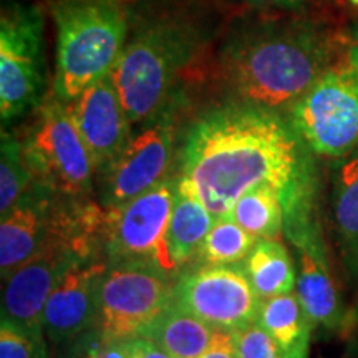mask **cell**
<instances>
[{
	"instance_id": "6da1fadb",
	"label": "cell",
	"mask_w": 358,
	"mask_h": 358,
	"mask_svg": "<svg viewBox=\"0 0 358 358\" xmlns=\"http://www.w3.org/2000/svg\"><path fill=\"white\" fill-rule=\"evenodd\" d=\"M302 143L279 111L232 101L206 111L186 131L179 182L214 217H229L237 199L274 187L284 209L312 192Z\"/></svg>"
},
{
	"instance_id": "7a4b0ae2",
	"label": "cell",
	"mask_w": 358,
	"mask_h": 358,
	"mask_svg": "<svg viewBox=\"0 0 358 358\" xmlns=\"http://www.w3.org/2000/svg\"><path fill=\"white\" fill-rule=\"evenodd\" d=\"M335 40L310 24L257 20L229 35L221 48L222 78L237 101L290 110L327 70Z\"/></svg>"
},
{
	"instance_id": "3957f363",
	"label": "cell",
	"mask_w": 358,
	"mask_h": 358,
	"mask_svg": "<svg viewBox=\"0 0 358 358\" xmlns=\"http://www.w3.org/2000/svg\"><path fill=\"white\" fill-rule=\"evenodd\" d=\"M211 22L189 7L151 12L129 27L127 45L111 70L131 124H141L173 100L179 75L211 38Z\"/></svg>"
},
{
	"instance_id": "277c9868",
	"label": "cell",
	"mask_w": 358,
	"mask_h": 358,
	"mask_svg": "<svg viewBox=\"0 0 358 358\" xmlns=\"http://www.w3.org/2000/svg\"><path fill=\"white\" fill-rule=\"evenodd\" d=\"M57 29L55 73L50 92L71 103L111 73L129 34L120 0H52Z\"/></svg>"
},
{
	"instance_id": "5b68a950",
	"label": "cell",
	"mask_w": 358,
	"mask_h": 358,
	"mask_svg": "<svg viewBox=\"0 0 358 358\" xmlns=\"http://www.w3.org/2000/svg\"><path fill=\"white\" fill-rule=\"evenodd\" d=\"M19 138L34 182L64 198H88L96 171L66 103L48 92Z\"/></svg>"
},
{
	"instance_id": "8992f818",
	"label": "cell",
	"mask_w": 358,
	"mask_h": 358,
	"mask_svg": "<svg viewBox=\"0 0 358 358\" xmlns=\"http://www.w3.org/2000/svg\"><path fill=\"white\" fill-rule=\"evenodd\" d=\"M45 17L35 3L6 2L0 17V116L2 124L30 116L47 92Z\"/></svg>"
},
{
	"instance_id": "52a82bcc",
	"label": "cell",
	"mask_w": 358,
	"mask_h": 358,
	"mask_svg": "<svg viewBox=\"0 0 358 358\" xmlns=\"http://www.w3.org/2000/svg\"><path fill=\"white\" fill-rule=\"evenodd\" d=\"M290 124L303 145L324 158L358 148V70L332 66L290 106Z\"/></svg>"
},
{
	"instance_id": "ba28073f",
	"label": "cell",
	"mask_w": 358,
	"mask_h": 358,
	"mask_svg": "<svg viewBox=\"0 0 358 358\" xmlns=\"http://www.w3.org/2000/svg\"><path fill=\"white\" fill-rule=\"evenodd\" d=\"M173 275L148 262L111 264L98 284L96 330L108 342L141 337L173 303Z\"/></svg>"
},
{
	"instance_id": "9c48e42d",
	"label": "cell",
	"mask_w": 358,
	"mask_h": 358,
	"mask_svg": "<svg viewBox=\"0 0 358 358\" xmlns=\"http://www.w3.org/2000/svg\"><path fill=\"white\" fill-rule=\"evenodd\" d=\"M176 191L178 178H164L129 203L108 209L105 231V257L108 266L148 262L168 274H176L178 268L168 249V229Z\"/></svg>"
},
{
	"instance_id": "30bf717a",
	"label": "cell",
	"mask_w": 358,
	"mask_h": 358,
	"mask_svg": "<svg viewBox=\"0 0 358 358\" xmlns=\"http://www.w3.org/2000/svg\"><path fill=\"white\" fill-rule=\"evenodd\" d=\"M176 101L171 100L131 134L127 146L100 173V204L120 208L164 179L174 155Z\"/></svg>"
},
{
	"instance_id": "8fae6325",
	"label": "cell",
	"mask_w": 358,
	"mask_h": 358,
	"mask_svg": "<svg viewBox=\"0 0 358 358\" xmlns=\"http://www.w3.org/2000/svg\"><path fill=\"white\" fill-rule=\"evenodd\" d=\"M284 229L297 250V297L313 327L342 330L350 324L335 285L324 239L312 217V192L284 209Z\"/></svg>"
},
{
	"instance_id": "7c38bea8",
	"label": "cell",
	"mask_w": 358,
	"mask_h": 358,
	"mask_svg": "<svg viewBox=\"0 0 358 358\" xmlns=\"http://www.w3.org/2000/svg\"><path fill=\"white\" fill-rule=\"evenodd\" d=\"M173 302L217 330H234L257 320L262 299L244 267L206 266L178 275Z\"/></svg>"
},
{
	"instance_id": "4fadbf2b",
	"label": "cell",
	"mask_w": 358,
	"mask_h": 358,
	"mask_svg": "<svg viewBox=\"0 0 358 358\" xmlns=\"http://www.w3.org/2000/svg\"><path fill=\"white\" fill-rule=\"evenodd\" d=\"M92 156L96 176L108 168L131 138V122L115 87L111 73L66 103Z\"/></svg>"
},
{
	"instance_id": "5bb4252c",
	"label": "cell",
	"mask_w": 358,
	"mask_h": 358,
	"mask_svg": "<svg viewBox=\"0 0 358 358\" xmlns=\"http://www.w3.org/2000/svg\"><path fill=\"white\" fill-rule=\"evenodd\" d=\"M106 267V259L80 264L53 289L42 310L43 334L52 343L73 342L96 327L98 284Z\"/></svg>"
},
{
	"instance_id": "9a60e30c",
	"label": "cell",
	"mask_w": 358,
	"mask_h": 358,
	"mask_svg": "<svg viewBox=\"0 0 358 358\" xmlns=\"http://www.w3.org/2000/svg\"><path fill=\"white\" fill-rule=\"evenodd\" d=\"M62 196L34 182L22 198L2 214L0 272L6 279L30 259L50 234Z\"/></svg>"
},
{
	"instance_id": "2e32d148",
	"label": "cell",
	"mask_w": 358,
	"mask_h": 358,
	"mask_svg": "<svg viewBox=\"0 0 358 358\" xmlns=\"http://www.w3.org/2000/svg\"><path fill=\"white\" fill-rule=\"evenodd\" d=\"M332 173V226L343 268L358 282V153L340 158Z\"/></svg>"
},
{
	"instance_id": "e0dca14e",
	"label": "cell",
	"mask_w": 358,
	"mask_h": 358,
	"mask_svg": "<svg viewBox=\"0 0 358 358\" xmlns=\"http://www.w3.org/2000/svg\"><path fill=\"white\" fill-rule=\"evenodd\" d=\"M216 217L213 216L194 192L182 186L178 179L176 199L169 221L168 249L174 266H186L198 257L206 236L211 231Z\"/></svg>"
},
{
	"instance_id": "ac0fdd59",
	"label": "cell",
	"mask_w": 358,
	"mask_h": 358,
	"mask_svg": "<svg viewBox=\"0 0 358 358\" xmlns=\"http://www.w3.org/2000/svg\"><path fill=\"white\" fill-rule=\"evenodd\" d=\"M257 322L277 340L289 358H308L313 324L297 294L264 299Z\"/></svg>"
},
{
	"instance_id": "d6986e66",
	"label": "cell",
	"mask_w": 358,
	"mask_h": 358,
	"mask_svg": "<svg viewBox=\"0 0 358 358\" xmlns=\"http://www.w3.org/2000/svg\"><path fill=\"white\" fill-rule=\"evenodd\" d=\"M216 329L171 303L141 337L153 340L173 358H199L209 347Z\"/></svg>"
},
{
	"instance_id": "ffe728a7",
	"label": "cell",
	"mask_w": 358,
	"mask_h": 358,
	"mask_svg": "<svg viewBox=\"0 0 358 358\" xmlns=\"http://www.w3.org/2000/svg\"><path fill=\"white\" fill-rule=\"evenodd\" d=\"M243 267L262 301L292 292L297 282L292 257L279 239H257Z\"/></svg>"
},
{
	"instance_id": "44dd1931",
	"label": "cell",
	"mask_w": 358,
	"mask_h": 358,
	"mask_svg": "<svg viewBox=\"0 0 358 358\" xmlns=\"http://www.w3.org/2000/svg\"><path fill=\"white\" fill-rule=\"evenodd\" d=\"M257 239H279L284 229V204L274 187H256L237 199L231 216Z\"/></svg>"
},
{
	"instance_id": "7402d4cb",
	"label": "cell",
	"mask_w": 358,
	"mask_h": 358,
	"mask_svg": "<svg viewBox=\"0 0 358 358\" xmlns=\"http://www.w3.org/2000/svg\"><path fill=\"white\" fill-rule=\"evenodd\" d=\"M256 243L257 237L241 227L232 217H217L196 261L206 266H234L249 256Z\"/></svg>"
},
{
	"instance_id": "603a6c76",
	"label": "cell",
	"mask_w": 358,
	"mask_h": 358,
	"mask_svg": "<svg viewBox=\"0 0 358 358\" xmlns=\"http://www.w3.org/2000/svg\"><path fill=\"white\" fill-rule=\"evenodd\" d=\"M32 185L19 134L3 128L0 143V213H7Z\"/></svg>"
},
{
	"instance_id": "cb8c5ba5",
	"label": "cell",
	"mask_w": 358,
	"mask_h": 358,
	"mask_svg": "<svg viewBox=\"0 0 358 358\" xmlns=\"http://www.w3.org/2000/svg\"><path fill=\"white\" fill-rule=\"evenodd\" d=\"M0 358H48L43 329H27L2 320L0 324Z\"/></svg>"
},
{
	"instance_id": "d4e9b609",
	"label": "cell",
	"mask_w": 358,
	"mask_h": 358,
	"mask_svg": "<svg viewBox=\"0 0 358 358\" xmlns=\"http://www.w3.org/2000/svg\"><path fill=\"white\" fill-rule=\"evenodd\" d=\"M237 358H289L277 340L259 322L234 330Z\"/></svg>"
},
{
	"instance_id": "484cf974",
	"label": "cell",
	"mask_w": 358,
	"mask_h": 358,
	"mask_svg": "<svg viewBox=\"0 0 358 358\" xmlns=\"http://www.w3.org/2000/svg\"><path fill=\"white\" fill-rule=\"evenodd\" d=\"M199 358H237L234 332L216 329L211 343Z\"/></svg>"
},
{
	"instance_id": "4316f807",
	"label": "cell",
	"mask_w": 358,
	"mask_h": 358,
	"mask_svg": "<svg viewBox=\"0 0 358 358\" xmlns=\"http://www.w3.org/2000/svg\"><path fill=\"white\" fill-rule=\"evenodd\" d=\"M129 358H173L169 353L161 348L153 340L136 337L127 342Z\"/></svg>"
},
{
	"instance_id": "83f0119b",
	"label": "cell",
	"mask_w": 358,
	"mask_h": 358,
	"mask_svg": "<svg viewBox=\"0 0 358 358\" xmlns=\"http://www.w3.org/2000/svg\"><path fill=\"white\" fill-rule=\"evenodd\" d=\"M237 2H244L248 6L254 7H295L302 2V0H237Z\"/></svg>"
},
{
	"instance_id": "f1b7e54d",
	"label": "cell",
	"mask_w": 358,
	"mask_h": 358,
	"mask_svg": "<svg viewBox=\"0 0 358 358\" xmlns=\"http://www.w3.org/2000/svg\"><path fill=\"white\" fill-rule=\"evenodd\" d=\"M348 64L358 70V24L353 30L350 47H348Z\"/></svg>"
},
{
	"instance_id": "f546056e",
	"label": "cell",
	"mask_w": 358,
	"mask_h": 358,
	"mask_svg": "<svg viewBox=\"0 0 358 358\" xmlns=\"http://www.w3.org/2000/svg\"><path fill=\"white\" fill-rule=\"evenodd\" d=\"M352 324H357L358 325V303H357V307H355V312H353V315H352Z\"/></svg>"
}]
</instances>
